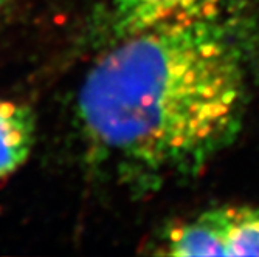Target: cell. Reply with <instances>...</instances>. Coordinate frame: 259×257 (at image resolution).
Listing matches in <instances>:
<instances>
[{
	"mask_svg": "<svg viewBox=\"0 0 259 257\" xmlns=\"http://www.w3.org/2000/svg\"><path fill=\"white\" fill-rule=\"evenodd\" d=\"M245 96V50L222 14L106 46L82 81L76 116L93 155L146 186L196 171L227 146Z\"/></svg>",
	"mask_w": 259,
	"mask_h": 257,
	"instance_id": "1",
	"label": "cell"
},
{
	"mask_svg": "<svg viewBox=\"0 0 259 257\" xmlns=\"http://www.w3.org/2000/svg\"><path fill=\"white\" fill-rule=\"evenodd\" d=\"M171 255H259V208L208 209L169 226L160 240Z\"/></svg>",
	"mask_w": 259,
	"mask_h": 257,
	"instance_id": "2",
	"label": "cell"
},
{
	"mask_svg": "<svg viewBox=\"0 0 259 257\" xmlns=\"http://www.w3.org/2000/svg\"><path fill=\"white\" fill-rule=\"evenodd\" d=\"M231 0H97L92 37L109 46L160 23L205 20L224 14Z\"/></svg>",
	"mask_w": 259,
	"mask_h": 257,
	"instance_id": "3",
	"label": "cell"
},
{
	"mask_svg": "<svg viewBox=\"0 0 259 257\" xmlns=\"http://www.w3.org/2000/svg\"><path fill=\"white\" fill-rule=\"evenodd\" d=\"M33 110L20 102L0 101V178L17 171L34 146Z\"/></svg>",
	"mask_w": 259,
	"mask_h": 257,
	"instance_id": "4",
	"label": "cell"
},
{
	"mask_svg": "<svg viewBox=\"0 0 259 257\" xmlns=\"http://www.w3.org/2000/svg\"><path fill=\"white\" fill-rule=\"evenodd\" d=\"M8 2V0H0V10H2L5 7V4Z\"/></svg>",
	"mask_w": 259,
	"mask_h": 257,
	"instance_id": "5",
	"label": "cell"
}]
</instances>
